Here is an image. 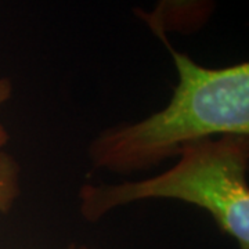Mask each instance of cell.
Returning a JSON list of instances; mask_svg holds the SVG:
<instances>
[{
    "mask_svg": "<svg viewBox=\"0 0 249 249\" xmlns=\"http://www.w3.org/2000/svg\"><path fill=\"white\" fill-rule=\"evenodd\" d=\"M21 196V166L9 152H0V214L9 213Z\"/></svg>",
    "mask_w": 249,
    "mask_h": 249,
    "instance_id": "obj_4",
    "label": "cell"
},
{
    "mask_svg": "<svg viewBox=\"0 0 249 249\" xmlns=\"http://www.w3.org/2000/svg\"><path fill=\"white\" fill-rule=\"evenodd\" d=\"M213 11L214 0H157L154 9H136L134 16L144 21L152 35L160 40L170 32L196 34L209 22Z\"/></svg>",
    "mask_w": 249,
    "mask_h": 249,
    "instance_id": "obj_3",
    "label": "cell"
},
{
    "mask_svg": "<svg viewBox=\"0 0 249 249\" xmlns=\"http://www.w3.org/2000/svg\"><path fill=\"white\" fill-rule=\"evenodd\" d=\"M13 82L10 78L6 76H0V108L3 107L10 98L13 97ZM10 142V134L7 129L4 127V124L0 122V152L6 147V144Z\"/></svg>",
    "mask_w": 249,
    "mask_h": 249,
    "instance_id": "obj_5",
    "label": "cell"
},
{
    "mask_svg": "<svg viewBox=\"0 0 249 249\" xmlns=\"http://www.w3.org/2000/svg\"><path fill=\"white\" fill-rule=\"evenodd\" d=\"M170 169L136 181L83 184L78 191L85 220L98 222L124 205L176 199L204 209L240 249H249V136L224 134L178 152Z\"/></svg>",
    "mask_w": 249,
    "mask_h": 249,
    "instance_id": "obj_2",
    "label": "cell"
},
{
    "mask_svg": "<svg viewBox=\"0 0 249 249\" xmlns=\"http://www.w3.org/2000/svg\"><path fill=\"white\" fill-rule=\"evenodd\" d=\"M160 42L178 72L172 98L142 121L101 130L88 147L94 169L132 175L160 166L194 142L224 134L249 136L248 62L208 68L178 52L168 37Z\"/></svg>",
    "mask_w": 249,
    "mask_h": 249,
    "instance_id": "obj_1",
    "label": "cell"
},
{
    "mask_svg": "<svg viewBox=\"0 0 249 249\" xmlns=\"http://www.w3.org/2000/svg\"><path fill=\"white\" fill-rule=\"evenodd\" d=\"M67 249H88L86 247H83V245H76V244H72L70 245Z\"/></svg>",
    "mask_w": 249,
    "mask_h": 249,
    "instance_id": "obj_6",
    "label": "cell"
}]
</instances>
